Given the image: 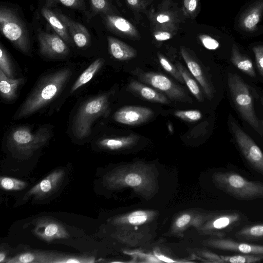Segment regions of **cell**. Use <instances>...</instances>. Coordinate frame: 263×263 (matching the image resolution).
Listing matches in <instances>:
<instances>
[{
  "instance_id": "obj_25",
  "label": "cell",
  "mask_w": 263,
  "mask_h": 263,
  "mask_svg": "<svg viewBox=\"0 0 263 263\" xmlns=\"http://www.w3.org/2000/svg\"><path fill=\"white\" fill-rule=\"evenodd\" d=\"M231 61L240 70L251 77H255V72L251 60L241 54L237 46L233 44L232 48Z\"/></svg>"
},
{
  "instance_id": "obj_7",
  "label": "cell",
  "mask_w": 263,
  "mask_h": 263,
  "mask_svg": "<svg viewBox=\"0 0 263 263\" xmlns=\"http://www.w3.org/2000/svg\"><path fill=\"white\" fill-rule=\"evenodd\" d=\"M134 74L142 82L152 86L173 101L191 103L192 99L181 87L166 76L158 72L136 69Z\"/></svg>"
},
{
  "instance_id": "obj_14",
  "label": "cell",
  "mask_w": 263,
  "mask_h": 263,
  "mask_svg": "<svg viewBox=\"0 0 263 263\" xmlns=\"http://www.w3.org/2000/svg\"><path fill=\"white\" fill-rule=\"evenodd\" d=\"M108 30L118 35L132 40H139L141 36L137 28L126 18L115 14H103Z\"/></svg>"
},
{
  "instance_id": "obj_6",
  "label": "cell",
  "mask_w": 263,
  "mask_h": 263,
  "mask_svg": "<svg viewBox=\"0 0 263 263\" xmlns=\"http://www.w3.org/2000/svg\"><path fill=\"white\" fill-rule=\"evenodd\" d=\"M0 29L16 48L24 53L30 52V41L26 26L15 12L3 6L0 8Z\"/></svg>"
},
{
  "instance_id": "obj_23",
  "label": "cell",
  "mask_w": 263,
  "mask_h": 263,
  "mask_svg": "<svg viewBox=\"0 0 263 263\" xmlns=\"http://www.w3.org/2000/svg\"><path fill=\"white\" fill-rule=\"evenodd\" d=\"M23 79H12L8 77L0 69L1 96L6 101H12L17 97L18 90L23 84Z\"/></svg>"
},
{
  "instance_id": "obj_15",
  "label": "cell",
  "mask_w": 263,
  "mask_h": 263,
  "mask_svg": "<svg viewBox=\"0 0 263 263\" xmlns=\"http://www.w3.org/2000/svg\"><path fill=\"white\" fill-rule=\"evenodd\" d=\"M247 217L238 211L228 210L221 214L211 222V229L217 235L224 236L247 220Z\"/></svg>"
},
{
  "instance_id": "obj_29",
  "label": "cell",
  "mask_w": 263,
  "mask_h": 263,
  "mask_svg": "<svg viewBox=\"0 0 263 263\" xmlns=\"http://www.w3.org/2000/svg\"><path fill=\"white\" fill-rule=\"evenodd\" d=\"M176 66L190 92L199 102H202L203 100V94L196 80L195 79L189 70L186 69L180 62H177Z\"/></svg>"
},
{
  "instance_id": "obj_19",
  "label": "cell",
  "mask_w": 263,
  "mask_h": 263,
  "mask_svg": "<svg viewBox=\"0 0 263 263\" xmlns=\"http://www.w3.org/2000/svg\"><path fill=\"white\" fill-rule=\"evenodd\" d=\"M127 90L147 101L164 104L170 103L165 95L136 80L129 82Z\"/></svg>"
},
{
  "instance_id": "obj_16",
  "label": "cell",
  "mask_w": 263,
  "mask_h": 263,
  "mask_svg": "<svg viewBox=\"0 0 263 263\" xmlns=\"http://www.w3.org/2000/svg\"><path fill=\"white\" fill-rule=\"evenodd\" d=\"M211 244L224 251L263 256V245H261L252 244L241 240L236 241L229 238L214 240L211 242Z\"/></svg>"
},
{
  "instance_id": "obj_39",
  "label": "cell",
  "mask_w": 263,
  "mask_h": 263,
  "mask_svg": "<svg viewBox=\"0 0 263 263\" xmlns=\"http://www.w3.org/2000/svg\"><path fill=\"white\" fill-rule=\"evenodd\" d=\"M199 39L203 46L208 49L215 50L219 46L218 42L208 35L200 34Z\"/></svg>"
},
{
  "instance_id": "obj_44",
  "label": "cell",
  "mask_w": 263,
  "mask_h": 263,
  "mask_svg": "<svg viewBox=\"0 0 263 263\" xmlns=\"http://www.w3.org/2000/svg\"><path fill=\"white\" fill-rule=\"evenodd\" d=\"M191 219L190 216L187 214H184L180 217L176 221V225L177 227L181 228L185 226L190 221Z\"/></svg>"
},
{
  "instance_id": "obj_4",
  "label": "cell",
  "mask_w": 263,
  "mask_h": 263,
  "mask_svg": "<svg viewBox=\"0 0 263 263\" xmlns=\"http://www.w3.org/2000/svg\"><path fill=\"white\" fill-rule=\"evenodd\" d=\"M215 180L223 191L237 200L263 199L262 182L248 180L233 171L218 173Z\"/></svg>"
},
{
  "instance_id": "obj_27",
  "label": "cell",
  "mask_w": 263,
  "mask_h": 263,
  "mask_svg": "<svg viewBox=\"0 0 263 263\" xmlns=\"http://www.w3.org/2000/svg\"><path fill=\"white\" fill-rule=\"evenodd\" d=\"M235 237L241 241L263 240V223L243 227L235 232Z\"/></svg>"
},
{
  "instance_id": "obj_12",
  "label": "cell",
  "mask_w": 263,
  "mask_h": 263,
  "mask_svg": "<svg viewBox=\"0 0 263 263\" xmlns=\"http://www.w3.org/2000/svg\"><path fill=\"white\" fill-rule=\"evenodd\" d=\"M65 175L64 170L57 169L31 187L24 199L34 196L36 199H43L54 193L59 187Z\"/></svg>"
},
{
  "instance_id": "obj_2",
  "label": "cell",
  "mask_w": 263,
  "mask_h": 263,
  "mask_svg": "<svg viewBox=\"0 0 263 263\" xmlns=\"http://www.w3.org/2000/svg\"><path fill=\"white\" fill-rule=\"evenodd\" d=\"M109 93H102L85 101L79 107L72 124V132L78 139L88 137L91 133L92 123L108 112Z\"/></svg>"
},
{
  "instance_id": "obj_46",
  "label": "cell",
  "mask_w": 263,
  "mask_h": 263,
  "mask_svg": "<svg viewBox=\"0 0 263 263\" xmlns=\"http://www.w3.org/2000/svg\"><path fill=\"white\" fill-rule=\"evenodd\" d=\"M158 257L160 260L165 261V262H174L173 260H172L171 259H169L166 257H164L163 256H159Z\"/></svg>"
},
{
  "instance_id": "obj_38",
  "label": "cell",
  "mask_w": 263,
  "mask_h": 263,
  "mask_svg": "<svg viewBox=\"0 0 263 263\" xmlns=\"http://www.w3.org/2000/svg\"><path fill=\"white\" fill-rule=\"evenodd\" d=\"M177 31L166 29L153 28L152 35L154 39L158 42H162L172 39Z\"/></svg>"
},
{
  "instance_id": "obj_26",
  "label": "cell",
  "mask_w": 263,
  "mask_h": 263,
  "mask_svg": "<svg viewBox=\"0 0 263 263\" xmlns=\"http://www.w3.org/2000/svg\"><path fill=\"white\" fill-rule=\"evenodd\" d=\"M135 135L111 138H104L98 142L99 147L110 150H117L130 146L134 144L138 139Z\"/></svg>"
},
{
  "instance_id": "obj_8",
  "label": "cell",
  "mask_w": 263,
  "mask_h": 263,
  "mask_svg": "<svg viewBox=\"0 0 263 263\" xmlns=\"http://www.w3.org/2000/svg\"><path fill=\"white\" fill-rule=\"evenodd\" d=\"M231 127L238 147L250 167L263 175V152L252 138L234 121Z\"/></svg>"
},
{
  "instance_id": "obj_42",
  "label": "cell",
  "mask_w": 263,
  "mask_h": 263,
  "mask_svg": "<svg viewBox=\"0 0 263 263\" xmlns=\"http://www.w3.org/2000/svg\"><path fill=\"white\" fill-rule=\"evenodd\" d=\"M59 1L62 5L69 8L81 10L85 9L84 0H59Z\"/></svg>"
},
{
  "instance_id": "obj_48",
  "label": "cell",
  "mask_w": 263,
  "mask_h": 263,
  "mask_svg": "<svg viewBox=\"0 0 263 263\" xmlns=\"http://www.w3.org/2000/svg\"><path fill=\"white\" fill-rule=\"evenodd\" d=\"M261 124H262V125L263 126V121H261Z\"/></svg>"
},
{
  "instance_id": "obj_20",
  "label": "cell",
  "mask_w": 263,
  "mask_h": 263,
  "mask_svg": "<svg viewBox=\"0 0 263 263\" xmlns=\"http://www.w3.org/2000/svg\"><path fill=\"white\" fill-rule=\"evenodd\" d=\"M263 14V0L257 1L248 8L239 19L241 28L247 31H254Z\"/></svg>"
},
{
  "instance_id": "obj_9",
  "label": "cell",
  "mask_w": 263,
  "mask_h": 263,
  "mask_svg": "<svg viewBox=\"0 0 263 263\" xmlns=\"http://www.w3.org/2000/svg\"><path fill=\"white\" fill-rule=\"evenodd\" d=\"M147 12L152 29L178 31L181 19L178 12L175 9L174 4L171 1L164 0L156 8L152 7Z\"/></svg>"
},
{
  "instance_id": "obj_24",
  "label": "cell",
  "mask_w": 263,
  "mask_h": 263,
  "mask_svg": "<svg viewBox=\"0 0 263 263\" xmlns=\"http://www.w3.org/2000/svg\"><path fill=\"white\" fill-rule=\"evenodd\" d=\"M41 12L55 32L62 38L66 43L72 44L73 40L67 28L59 18L57 14L46 8H42Z\"/></svg>"
},
{
  "instance_id": "obj_33",
  "label": "cell",
  "mask_w": 263,
  "mask_h": 263,
  "mask_svg": "<svg viewBox=\"0 0 263 263\" xmlns=\"http://www.w3.org/2000/svg\"><path fill=\"white\" fill-rule=\"evenodd\" d=\"M1 186L6 191H20L27 186V183L23 180L9 177H1Z\"/></svg>"
},
{
  "instance_id": "obj_13",
  "label": "cell",
  "mask_w": 263,
  "mask_h": 263,
  "mask_svg": "<svg viewBox=\"0 0 263 263\" xmlns=\"http://www.w3.org/2000/svg\"><path fill=\"white\" fill-rule=\"evenodd\" d=\"M154 115L153 111L149 108L125 106L119 108L113 116L115 121L128 125H135L143 123Z\"/></svg>"
},
{
  "instance_id": "obj_18",
  "label": "cell",
  "mask_w": 263,
  "mask_h": 263,
  "mask_svg": "<svg viewBox=\"0 0 263 263\" xmlns=\"http://www.w3.org/2000/svg\"><path fill=\"white\" fill-rule=\"evenodd\" d=\"M57 14L67 27L73 42L77 47L83 48L89 44L90 35L84 25L62 13H57Z\"/></svg>"
},
{
  "instance_id": "obj_37",
  "label": "cell",
  "mask_w": 263,
  "mask_h": 263,
  "mask_svg": "<svg viewBox=\"0 0 263 263\" xmlns=\"http://www.w3.org/2000/svg\"><path fill=\"white\" fill-rule=\"evenodd\" d=\"M174 115L187 122H195L202 118L201 112L198 110H177L174 112Z\"/></svg>"
},
{
  "instance_id": "obj_40",
  "label": "cell",
  "mask_w": 263,
  "mask_h": 263,
  "mask_svg": "<svg viewBox=\"0 0 263 263\" xmlns=\"http://www.w3.org/2000/svg\"><path fill=\"white\" fill-rule=\"evenodd\" d=\"M258 71L263 76V45L255 46L253 48Z\"/></svg>"
},
{
  "instance_id": "obj_17",
  "label": "cell",
  "mask_w": 263,
  "mask_h": 263,
  "mask_svg": "<svg viewBox=\"0 0 263 263\" xmlns=\"http://www.w3.org/2000/svg\"><path fill=\"white\" fill-rule=\"evenodd\" d=\"M180 53L188 70L202 88L209 100L213 97V88L206 78L200 64L192 56L189 50L184 47H180Z\"/></svg>"
},
{
  "instance_id": "obj_11",
  "label": "cell",
  "mask_w": 263,
  "mask_h": 263,
  "mask_svg": "<svg viewBox=\"0 0 263 263\" xmlns=\"http://www.w3.org/2000/svg\"><path fill=\"white\" fill-rule=\"evenodd\" d=\"M33 229V234L46 242L55 239H66L69 234L64 227L59 222L47 217H41L36 219Z\"/></svg>"
},
{
  "instance_id": "obj_34",
  "label": "cell",
  "mask_w": 263,
  "mask_h": 263,
  "mask_svg": "<svg viewBox=\"0 0 263 263\" xmlns=\"http://www.w3.org/2000/svg\"><path fill=\"white\" fill-rule=\"evenodd\" d=\"M158 58L162 68L179 82L183 84L184 81L177 67L171 63L161 53H158Z\"/></svg>"
},
{
  "instance_id": "obj_35",
  "label": "cell",
  "mask_w": 263,
  "mask_h": 263,
  "mask_svg": "<svg viewBox=\"0 0 263 263\" xmlns=\"http://www.w3.org/2000/svg\"><path fill=\"white\" fill-rule=\"evenodd\" d=\"M90 6L95 13L114 14L108 0H90Z\"/></svg>"
},
{
  "instance_id": "obj_36",
  "label": "cell",
  "mask_w": 263,
  "mask_h": 263,
  "mask_svg": "<svg viewBox=\"0 0 263 263\" xmlns=\"http://www.w3.org/2000/svg\"><path fill=\"white\" fill-rule=\"evenodd\" d=\"M128 7L135 13H146L153 0H125Z\"/></svg>"
},
{
  "instance_id": "obj_1",
  "label": "cell",
  "mask_w": 263,
  "mask_h": 263,
  "mask_svg": "<svg viewBox=\"0 0 263 263\" xmlns=\"http://www.w3.org/2000/svg\"><path fill=\"white\" fill-rule=\"evenodd\" d=\"M69 68H64L42 77L14 116L20 119L45 107L63 90L72 76Z\"/></svg>"
},
{
  "instance_id": "obj_47",
  "label": "cell",
  "mask_w": 263,
  "mask_h": 263,
  "mask_svg": "<svg viewBox=\"0 0 263 263\" xmlns=\"http://www.w3.org/2000/svg\"><path fill=\"white\" fill-rule=\"evenodd\" d=\"M114 1L116 2V3L118 5V6H119V7L122 6V4H121V3L120 2V0H114Z\"/></svg>"
},
{
  "instance_id": "obj_45",
  "label": "cell",
  "mask_w": 263,
  "mask_h": 263,
  "mask_svg": "<svg viewBox=\"0 0 263 263\" xmlns=\"http://www.w3.org/2000/svg\"><path fill=\"white\" fill-rule=\"evenodd\" d=\"M6 253L1 251V253H0V262H5L6 260Z\"/></svg>"
},
{
  "instance_id": "obj_30",
  "label": "cell",
  "mask_w": 263,
  "mask_h": 263,
  "mask_svg": "<svg viewBox=\"0 0 263 263\" xmlns=\"http://www.w3.org/2000/svg\"><path fill=\"white\" fill-rule=\"evenodd\" d=\"M95 258L91 256H72L57 254L52 263H93Z\"/></svg>"
},
{
  "instance_id": "obj_32",
  "label": "cell",
  "mask_w": 263,
  "mask_h": 263,
  "mask_svg": "<svg viewBox=\"0 0 263 263\" xmlns=\"http://www.w3.org/2000/svg\"><path fill=\"white\" fill-rule=\"evenodd\" d=\"M0 69L8 77L14 79V70L11 61L2 44L0 46Z\"/></svg>"
},
{
  "instance_id": "obj_21",
  "label": "cell",
  "mask_w": 263,
  "mask_h": 263,
  "mask_svg": "<svg viewBox=\"0 0 263 263\" xmlns=\"http://www.w3.org/2000/svg\"><path fill=\"white\" fill-rule=\"evenodd\" d=\"M107 42L109 52L116 60L127 61L137 55L135 49L118 39L108 36Z\"/></svg>"
},
{
  "instance_id": "obj_3",
  "label": "cell",
  "mask_w": 263,
  "mask_h": 263,
  "mask_svg": "<svg viewBox=\"0 0 263 263\" xmlns=\"http://www.w3.org/2000/svg\"><path fill=\"white\" fill-rule=\"evenodd\" d=\"M50 137V133L47 128H40L33 132L28 126H20L10 133L7 146L15 156L28 158L44 145Z\"/></svg>"
},
{
  "instance_id": "obj_5",
  "label": "cell",
  "mask_w": 263,
  "mask_h": 263,
  "mask_svg": "<svg viewBox=\"0 0 263 263\" xmlns=\"http://www.w3.org/2000/svg\"><path fill=\"white\" fill-rule=\"evenodd\" d=\"M228 86L233 101L242 118L261 136L262 130L255 114L249 87L236 73H228Z\"/></svg>"
},
{
  "instance_id": "obj_22",
  "label": "cell",
  "mask_w": 263,
  "mask_h": 263,
  "mask_svg": "<svg viewBox=\"0 0 263 263\" xmlns=\"http://www.w3.org/2000/svg\"><path fill=\"white\" fill-rule=\"evenodd\" d=\"M57 253L33 251L17 255L6 259V263H52Z\"/></svg>"
},
{
  "instance_id": "obj_10",
  "label": "cell",
  "mask_w": 263,
  "mask_h": 263,
  "mask_svg": "<svg viewBox=\"0 0 263 263\" xmlns=\"http://www.w3.org/2000/svg\"><path fill=\"white\" fill-rule=\"evenodd\" d=\"M39 51L41 54L50 59H60L69 53V48L64 40L56 33L41 31L37 35Z\"/></svg>"
},
{
  "instance_id": "obj_43",
  "label": "cell",
  "mask_w": 263,
  "mask_h": 263,
  "mask_svg": "<svg viewBox=\"0 0 263 263\" xmlns=\"http://www.w3.org/2000/svg\"><path fill=\"white\" fill-rule=\"evenodd\" d=\"M141 177L136 174H129L125 178V182L132 186H138L141 184Z\"/></svg>"
},
{
  "instance_id": "obj_28",
  "label": "cell",
  "mask_w": 263,
  "mask_h": 263,
  "mask_svg": "<svg viewBox=\"0 0 263 263\" xmlns=\"http://www.w3.org/2000/svg\"><path fill=\"white\" fill-rule=\"evenodd\" d=\"M105 62L102 58L97 59L93 61L78 77L73 84L71 93L73 92L80 87L88 83L92 77L100 70Z\"/></svg>"
},
{
  "instance_id": "obj_31",
  "label": "cell",
  "mask_w": 263,
  "mask_h": 263,
  "mask_svg": "<svg viewBox=\"0 0 263 263\" xmlns=\"http://www.w3.org/2000/svg\"><path fill=\"white\" fill-rule=\"evenodd\" d=\"M201 0H182V10L184 16L188 18H196L200 8Z\"/></svg>"
},
{
  "instance_id": "obj_41",
  "label": "cell",
  "mask_w": 263,
  "mask_h": 263,
  "mask_svg": "<svg viewBox=\"0 0 263 263\" xmlns=\"http://www.w3.org/2000/svg\"><path fill=\"white\" fill-rule=\"evenodd\" d=\"M147 218V215L143 211H136L128 217V221L132 224L138 225L144 223Z\"/></svg>"
}]
</instances>
